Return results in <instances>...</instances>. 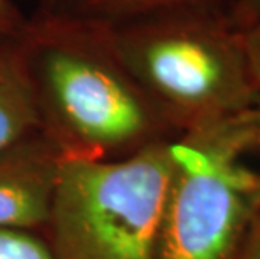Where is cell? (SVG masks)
I'll return each instance as SVG.
<instances>
[{
	"label": "cell",
	"instance_id": "30bf717a",
	"mask_svg": "<svg viewBox=\"0 0 260 259\" xmlns=\"http://www.w3.org/2000/svg\"><path fill=\"white\" fill-rule=\"evenodd\" d=\"M242 44L245 49L248 68H250V74L253 79V84L260 93V20L253 24L250 29L240 32Z\"/></svg>",
	"mask_w": 260,
	"mask_h": 259
},
{
	"label": "cell",
	"instance_id": "4fadbf2b",
	"mask_svg": "<svg viewBox=\"0 0 260 259\" xmlns=\"http://www.w3.org/2000/svg\"><path fill=\"white\" fill-rule=\"evenodd\" d=\"M237 259H260V211L253 220L250 233L243 242Z\"/></svg>",
	"mask_w": 260,
	"mask_h": 259
},
{
	"label": "cell",
	"instance_id": "ba28073f",
	"mask_svg": "<svg viewBox=\"0 0 260 259\" xmlns=\"http://www.w3.org/2000/svg\"><path fill=\"white\" fill-rule=\"evenodd\" d=\"M0 259H56L44 236L32 231L0 229Z\"/></svg>",
	"mask_w": 260,
	"mask_h": 259
},
{
	"label": "cell",
	"instance_id": "277c9868",
	"mask_svg": "<svg viewBox=\"0 0 260 259\" xmlns=\"http://www.w3.org/2000/svg\"><path fill=\"white\" fill-rule=\"evenodd\" d=\"M175 170L154 259H237L260 211L243 114L171 140Z\"/></svg>",
	"mask_w": 260,
	"mask_h": 259
},
{
	"label": "cell",
	"instance_id": "9c48e42d",
	"mask_svg": "<svg viewBox=\"0 0 260 259\" xmlns=\"http://www.w3.org/2000/svg\"><path fill=\"white\" fill-rule=\"evenodd\" d=\"M27 17L12 0H0V41L15 39L24 29Z\"/></svg>",
	"mask_w": 260,
	"mask_h": 259
},
{
	"label": "cell",
	"instance_id": "7a4b0ae2",
	"mask_svg": "<svg viewBox=\"0 0 260 259\" xmlns=\"http://www.w3.org/2000/svg\"><path fill=\"white\" fill-rule=\"evenodd\" d=\"M111 31L124 68L176 138L240 117L260 95L229 12L180 10Z\"/></svg>",
	"mask_w": 260,
	"mask_h": 259
},
{
	"label": "cell",
	"instance_id": "7c38bea8",
	"mask_svg": "<svg viewBox=\"0 0 260 259\" xmlns=\"http://www.w3.org/2000/svg\"><path fill=\"white\" fill-rule=\"evenodd\" d=\"M243 125L247 128L248 141H250V152L260 155V95L248 111L243 113Z\"/></svg>",
	"mask_w": 260,
	"mask_h": 259
},
{
	"label": "cell",
	"instance_id": "52a82bcc",
	"mask_svg": "<svg viewBox=\"0 0 260 259\" xmlns=\"http://www.w3.org/2000/svg\"><path fill=\"white\" fill-rule=\"evenodd\" d=\"M235 0H44L42 10L118 27L153 15L180 10L229 12Z\"/></svg>",
	"mask_w": 260,
	"mask_h": 259
},
{
	"label": "cell",
	"instance_id": "6da1fadb",
	"mask_svg": "<svg viewBox=\"0 0 260 259\" xmlns=\"http://www.w3.org/2000/svg\"><path fill=\"white\" fill-rule=\"evenodd\" d=\"M17 42L42 135L60 155L119 158L176 138L124 68L109 25L41 9Z\"/></svg>",
	"mask_w": 260,
	"mask_h": 259
},
{
	"label": "cell",
	"instance_id": "5b68a950",
	"mask_svg": "<svg viewBox=\"0 0 260 259\" xmlns=\"http://www.w3.org/2000/svg\"><path fill=\"white\" fill-rule=\"evenodd\" d=\"M59 160L42 133L0 152V229H46Z\"/></svg>",
	"mask_w": 260,
	"mask_h": 259
},
{
	"label": "cell",
	"instance_id": "8992f818",
	"mask_svg": "<svg viewBox=\"0 0 260 259\" xmlns=\"http://www.w3.org/2000/svg\"><path fill=\"white\" fill-rule=\"evenodd\" d=\"M42 133L34 88L17 37L0 41V152Z\"/></svg>",
	"mask_w": 260,
	"mask_h": 259
},
{
	"label": "cell",
	"instance_id": "3957f363",
	"mask_svg": "<svg viewBox=\"0 0 260 259\" xmlns=\"http://www.w3.org/2000/svg\"><path fill=\"white\" fill-rule=\"evenodd\" d=\"M171 140L119 158L60 155L46 239L56 259H154Z\"/></svg>",
	"mask_w": 260,
	"mask_h": 259
},
{
	"label": "cell",
	"instance_id": "8fae6325",
	"mask_svg": "<svg viewBox=\"0 0 260 259\" xmlns=\"http://www.w3.org/2000/svg\"><path fill=\"white\" fill-rule=\"evenodd\" d=\"M229 20L237 31H247L260 20V0H235L229 10Z\"/></svg>",
	"mask_w": 260,
	"mask_h": 259
}]
</instances>
